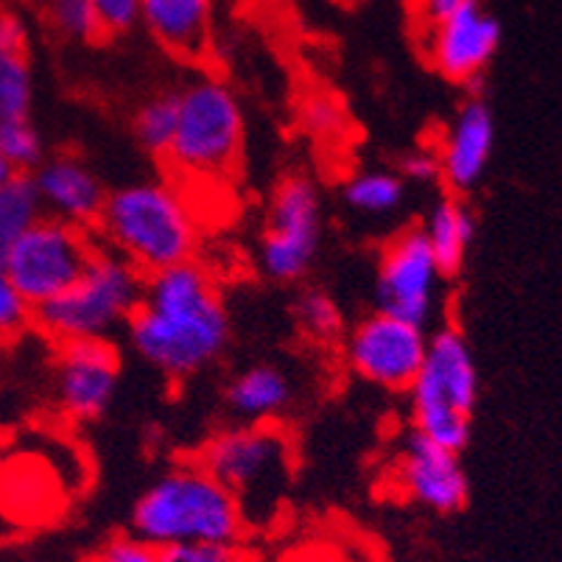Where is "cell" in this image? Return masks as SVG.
Masks as SVG:
<instances>
[{"mask_svg":"<svg viewBox=\"0 0 562 562\" xmlns=\"http://www.w3.org/2000/svg\"><path fill=\"white\" fill-rule=\"evenodd\" d=\"M130 339L168 378H188L216 361L229 339L218 289L196 260L149 274L140 305L130 316Z\"/></svg>","mask_w":562,"mask_h":562,"instance_id":"6da1fadb","label":"cell"},{"mask_svg":"<svg viewBox=\"0 0 562 562\" xmlns=\"http://www.w3.org/2000/svg\"><path fill=\"white\" fill-rule=\"evenodd\" d=\"M132 535L157 551L186 543L238 546L247 535L238 501L202 464H177L162 473L132 513Z\"/></svg>","mask_w":562,"mask_h":562,"instance_id":"7a4b0ae2","label":"cell"},{"mask_svg":"<svg viewBox=\"0 0 562 562\" xmlns=\"http://www.w3.org/2000/svg\"><path fill=\"white\" fill-rule=\"evenodd\" d=\"M95 229L104 249L130 260L146 278L193 260L199 238L191 207L166 182H137L106 193Z\"/></svg>","mask_w":562,"mask_h":562,"instance_id":"3957f363","label":"cell"},{"mask_svg":"<svg viewBox=\"0 0 562 562\" xmlns=\"http://www.w3.org/2000/svg\"><path fill=\"white\" fill-rule=\"evenodd\" d=\"M202 464L241 507L247 529L274 520L294 470L291 442L272 423H244L216 434L199 451Z\"/></svg>","mask_w":562,"mask_h":562,"instance_id":"277c9868","label":"cell"},{"mask_svg":"<svg viewBox=\"0 0 562 562\" xmlns=\"http://www.w3.org/2000/svg\"><path fill=\"white\" fill-rule=\"evenodd\" d=\"M143 285L146 274L121 255L99 247L70 289L32 308V325L59 345L106 339L135 314Z\"/></svg>","mask_w":562,"mask_h":562,"instance_id":"5b68a950","label":"cell"},{"mask_svg":"<svg viewBox=\"0 0 562 562\" xmlns=\"http://www.w3.org/2000/svg\"><path fill=\"white\" fill-rule=\"evenodd\" d=\"M408 392L414 434L446 451H462L479 397V370L459 330L442 328L428 339L426 359Z\"/></svg>","mask_w":562,"mask_h":562,"instance_id":"8992f818","label":"cell"},{"mask_svg":"<svg viewBox=\"0 0 562 562\" xmlns=\"http://www.w3.org/2000/svg\"><path fill=\"white\" fill-rule=\"evenodd\" d=\"M244 115L224 81L196 79L177 93V130L166 160L186 177L216 180L238 162Z\"/></svg>","mask_w":562,"mask_h":562,"instance_id":"52a82bcc","label":"cell"},{"mask_svg":"<svg viewBox=\"0 0 562 562\" xmlns=\"http://www.w3.org/2000/svg\"><path fill=\"white\" fill-rule=\"evenodd\" d=\"M95 249L99 244L90 238V229L54 216H40L12 244L0 269L25 305L37 308L81 278Z\"/></svg>","mask_w":562,"mask_h":562,"instance_id":"ba28073f","label":"cell"},{"mask_svg":"<svg viewBox=\"0 0 562 562\" xmlns=\"http://www.w3.org/2000/svg\"><path fill=\"white\" fill-rule=\"evenodd\" d=\"M319 247V193L305 177H285L266 213L260 266L280 283L300 280Z\"/></svg>","mask_w":562,"mask_h":562,"instance_id":"9c48e42d","label":"cell"},{"mask_svg":"<svg viewBox=\"0 0 562 562\" xmlns=\"http://www.w3.org/2000/svg\"><path fill=\"white\" fill-rule=\"evenodd\" d=\"M442 269L420 227L395 235L381 255L375 280V303L381 314L426 328L437 311Z\"/></svg>","mask_w":562,"mask_h":562,"instance_id":"30bf717a","label":"cell"},{"mask_svg":"<svg viewBox=\"0 0 562 562\" xmlns=\"http://www.w3.org/2000/svg\"><path fill=\"white\" fill-rule=\"evenodd\" d=\"M428 336L412 322L375 311L347 336L352 372L383 390H408L426 359Z\"/></svg>","mask_w":562,"mask_h":562,"instance_id":"8fae6325","label":"cell"},{"mask_svg":"<svg viewBox=\"0 0 562 562\" xmlns=\"http://www.w3.org/2000/svg\"><path fill=\"white\" fill-rule=\"evenodd\" d=\"M117 375L121 361L110 339L59 345L54 370L56 403L70 420H99L115 397Z\"/></svg>","mask_w":562,"mask_h":562,"instance_id":"7c38bea8","label":"cell"},{"mask_svg":"<svg viewBox=\"0 0 562 562\" xmlns=\"http://www.w3.org/2000/svg\"><path fill=\"white\" fill-rule=\"evenodd\" d=\"M501 25L479 0L428 25V59L451 81H476L493 63Z\"/></svg>","mask_w":562,"mask_h":562,"instance_id":"4fadbf2b","label":"cell"},{"mask_svg":"<svg viewBox=\"0 0 562 562\" xmlns=\"http://www.w3.org/2000/svg\"><path fill=\"white\" fill-rule=\"evenodd\" d=\"M395 473L397 487L434 513H459L468 501V476L459 453L434 446L420 434L412 431L403 439Z\"/></svg>","mask_w":562,"mask_h":562,"instance_id":"5bb4252c","label":"cell"},{"mask_svg":"<svg viewBox=\"0 0 562 562\" xmlns=\"http://www.w3.org/2000/svg\"><path fill=\"white\" fill-rule=\"evenodd\" d=\"M34 191H37L43 213L76 227H95L104 207V186L90 168L70 155L50 157L34 168Z\"/></svg>","mask_w":562,"mask_h":562,"instance_id":"9a60e30c","label":"cell"},{"mask_svg":"<svg viewBox=\"0 0 562 562\" xmlns=\"http://www.w3.org/2000/svg\"><path fill=\"white\" fill-rule=\"evenodd\" d=\"M495 121L490 106L482 99H470L453 115L446 137L439 143L437 162L439 177L448 182L451 191H470L487 171L493 157Z\"/></svg>","mask_w":562,"mask_h":562,"instance_id":"2e32d148","label":"cell"},{"mask_svg":"<svg viewBox=\"0 0 562 562\" xmlns=\"http://www.w3.org/2000/svg\"><path fill=\"white\" fill-rule=\"evenodd\" d=\"M140 20L168 54L202 59L211 50L213 0H140Z\"/></svg>","mask_w":562,"mask_h":562,"instance_id":"e0dca14e","label":"cell"},{"mask_svg":"<svg viewBox=\"0 0 562 562\" xmlns=\"http://www.w3.org/2000/svg\"><path fill=\"white\" fill-rule=\"evenodd\" d=\"M420 229L442 274L446 278L457 274L462 269L464 258H468L473 235H476V222H473V213L468 211V204L457 196L439 199Z\"/></svg>","mask_w":562,"mask_h":562,"instance_id":"ac0fdd59","label":"cell"},{"mask_svg":"<svg viewBox=\"0 0 562 562\" xmlns=\"http://www.w3.org/2000/svg\"><path fill=\"white\" fill-rule=\"evenodd\" d=\"M291 401V383L278 367H249L227 386V403L244 423H269Z\"/></svg>","mask_w":562,"mask_h":562,"instance_id":"d6986e66","label":"cell"},{"mask_svg":"<svg viewBox=\"0 0 562 562\" xmlns=\"http://www.w3.org/2000/svg\"><path fill=\"white\" fill-rule=\"evenodd\" d=\"M43 216L32 173H14L0 186V266L25 229Z\"/></svg>","mask_w":562,"mask_h":562,"instance_id":"ffe728a7","label":"cell"},{"mask_svg":"<svg viewBox=\"0 0 562 562\" xmlns=\"http://www.w3.org/2000/svg\"><path fill=\"white\" fill-rule=\"evenodd\" d=\"M345 199L359 213H390L403 202V180L392 171H361L345 186Z\"/></svg>","mask_w":562,"mask_h":562,"instance_id":"44dd1931","label":"cell"},{"mask_svg":"<svg viewBox=\"0 0 562 562\" xmlns=\"http://www.w3.org/2000/svg\"><path fill=\"white\" fill-rule=\"evenodd\" d=\"M177 130V93H162L146 101L135 115V135L140 146L151 155L166 157Z\"/></svg>","mask_w":562,"mask_h":562,"instance_id":"7402d4cb","label":"cell"},{"mask_svg":"<svg viewBox=\"0 0 562 562\" xmlns=\"http://www.w3.org/2000/svg\"><path fill=\"white\" fill-rule=\"evenodd\" d=\"M45 146L29 117H3L0 121V157L14 173H29L43 162Z\"/></svg>","mask_w":562,"mask_h":562,"instance_id":"603a6c76","label":"cell"},{"mask_svg":"<svg viewBox=\"0 0 562 562\" xmlns=\"http://www.w3.org/2000/svg\"><path fill=\"white\" fill-rule=\"evenodd\" d=\"M32 95V68L25 54H0V121L29 117Z\"/></svg>","mask_w":562,"mask_h":562,"instance_id":"cb8c5ba5","label":"cell"},{"mask_svg":"<svg viewBox=\"0 0 562 562\" xmlns=\"http://www.w3.org/2000/svg\"><path fill=\"white\" fill-rule=\"evenodd\" d=\"M297 322L303 334L316 341H334L341 336V311L330 294L319 289H308L297 300Z\"/></svg>","mask_w":562,"mask_h":562,"instance_id":"d4e9b609","label":"cell"},{"mask_svg":"<svg viewBox=\"0 0 562 562\" xmlns=\"http://www.w3.org/2000/svg\"><path fill=\"white\" fill-rule=\"evenodd\" d=\"M45 14H48L54 32L63 37L81 40V43L101 37V25L90 0H48Z\"/></svg>","mask_w":562,"mask_h":562,"instance_id":"484cf974","label":"cell"},{"mask_svg":"<svg viewBox=\"0 0 562 562\" xmlns=\"http://www.w3.org/2000/svg\"><path fill=\"white\" fill-rule=\"evenodd\" d=\"M32 322V308L25 305L14 285L9 283L7 272L0 269V341H9Z\"/></svg>","mask_w":562,"mask_h":562,"instance_id":"4316f807","label":"cell"},{"mask_svg":"<svg viewBox=\"0 0 562 562\" xmlns=\"http://www.w3.org/2000/svg\"><path fill=\"white\" fill-rule=\"evenodd\" d=\"M101 34L130 32L140 20V0H90Z\"/></svg>","mask_w":562,"mask_h":562,"instance_id":"83f0119b","label":"cell"},{"mask_svg":"<svg viewBox=\"0 0 562 562\" xmlns=\"http://www.w3.org/2000/svg\"><path fill=\"white\" fill-rule=\"evenodd\" d=\"M160 562H244L238 546L186 543L160 551Z\"/></svg>","mask_w":562,"mask_h":562,"instance_id":"f1b7e54d","label":"cell"},{"mask_svg":"<svg viewBox=\"0 0 562 562\" xmlns=\"http://www.w3.org/2000/svg\"><path fill=\"white\" fill-rule=\"evenodd\" d=\"M90 562H160V551L137 540L135 535H126V538L110 540Z\"/></svg>","mask_w":562,"mask_h":562,"instance_id":"f546056e","label":"cell"},{"mask_svg":"<svg viewBox=\"0 0 562 562\" xmlns=\"http://www.w3.org/2000/svg\"><path fill=\"white\" fill-rule=\"evenodd\" d=\"M401 177L403 180L412 182H434L439 180V162H437V151H412V155L403 157L401 162Z\"/></svg>","mask_w":562,"mask_h":562,"instance_id":"4dcf8cb0","label":"cell"},{"mask_svg":"<svg viewBox=\"0 0 562 562\" xmlns=\"http://www.w3.org/2000/svg\"><path fill=\"white\" fill-rule=\"evenodd\" d=\"M305 124H308V130L319 132V135H330V132L341 130V115L330 101H314L305 110Z\"/></svg>","mask_w":562,"mask_h":562,"instance_id":"1f68e13d","label":"cell"},{"mask_svg":"<svg viewBox=\"0 0 562 562\" xmlns=\"http://www.w3.org/2000/svg\"><path fill=\"white\" fill-rule=\"evenodd\" d=\"M0 54H25V29L9 12H0Z\"/></svg>","mask_w":562,"mask_h":562,"instance_id":"d6a6232c","label":"cell"},{"mask_svg":"<svg viewBox=\"0 0 562 562\" xmlns=\"http://www.w3.org/2000/svg\"><path fill=\"white\" fill-rule=\"evenodd\" d=\"M414 3H417V14H420L428 25H434L442 18H448V14L457 12V9H462L470 0H414Z\"/></svg>","mask_w":562,"mask_h":562,"instance_id":"836d02e7","label":"cell"},{"mask_svg":"<svg viewBox=\"0 0 562 562\" xmlns=\"http://www.w3.org/2000/svg\"><path fill=\"white\" fill-rule=\"evenodd\" d=\"M3 464H7V446H3V439H0V543L9 540L18 531V526L12 524L7 513V504H3Z\"/></svg>","mask_w":562,"mask_h":562,"instance_id":"e575fe53","label":"cell"},{"mask_svg":"<svg viewBox=\"0 0 562 562\" xmlns=\"http://www.w3.org/2000/svg\"><path fill=\"white\" fill-rule=\"evenodd\" d=\"M9 177H14V171H12V168L7 166V160H3V157H0V186H3V182H7Z\"/></svg>","mask_w":562,"mask_h":562,"instance_id":"d590c367","label":"cell"}]
</instances>
